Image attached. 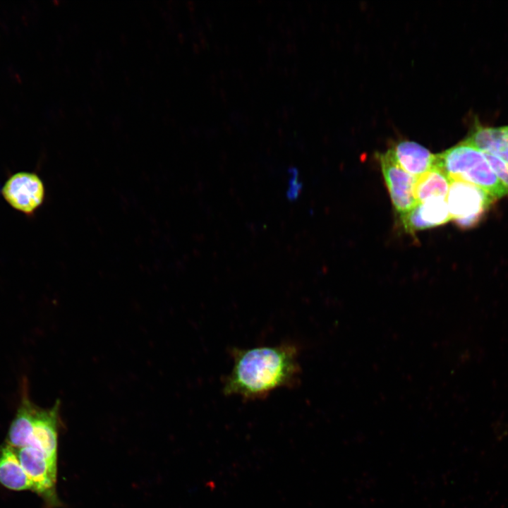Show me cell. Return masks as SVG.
Segmentation results:
<instances>
[{"instance_id": "obj_3", "label": "cell", "mask_w": 508, "mask_h": 508, "mask_svg": "<svg viewBox=\"0 0 508 508\" xmlns=\"http://www.w3.org/2000/svg\"><path fill=\"white\" fill-rule=\"evenodd\" d=\"M435 166L450 182L461 181L472 183L495 200L508 194V189L497 178L484 154L464 141L437 154Z\"/></svg>"}, {"instance_id": "obj_8", "label": "cell", "mask_w": 508, "mask_h": 508, "mask_svg": "<svg viewBox=\"0 0 508 508\" xmlns=\"http://www.w3.org/2000/svg\"><path fill=\"white\" fill-rule=\"evenodd\" d=\"M401 224L411 234L442 225L450 220L446 199L430 198L400 216Z\"/></svg>"}, {"instance_id": "obj_11", "label": "cell", "mask_w": 508, "mask_h": 508, "mask_svg": "<svg viewBox=\"0 0 508 508\" xmlns=\"http://www.w3.org/2000/svg\"><path fill=\"white\" fill-rule=\"evenodd\" d=\"M466 141L480 151L492 154L508 164V133L504 127L488 128L477 125Z\"/></svg>"}, {"instance_id": "obj_14", "label": "cell", "mask_w": 508, "mask_h": 508, "mask_svg": "<svg viewBox=\"0 0 508 508\" xmlns=\"http://www.w3.org/2000/svg\"><path fill=\"white\" fill-rule=\"evenodd\" d=\"M504 128H505L506 131L508 133V126H505Z\"/></svg>"}, {"instance_id": "obj_12", "label": "cell", "mask_w": 508, "mask_h": 508, "mask_svg": "<svg viewBox=\"0 0 508 508\" xmlns=\"http://www.w3.org/2000/svg\"><path fill=\"white\" fill-rule=\"evenodd\" d=\"M450 181L447 176L435 166L416 178L414 196L418 203L430 198H447Z\"/></svg>"}, {"instance_id": "obj_13", "label": "cell", "mask_w": 508, "mask_h": 508, "mask_svg": "<svg viewBox=\"0 0 508 508\" xmlns=\"http://www.w3.org/2000/svg\"><path fill=\"white\" fill-rule=\"evenodd\" d=\"M483 153L497 178L508 189V164L492 154Z\"/></svg>"}, {"instance_id": "obj_1", "label": "cell", "mask_w": 508, "mask_h": 508, "mask_svg": "<svg viewBox=\"0 0 508 508\" xmlns=\"http://www.w3.org/2000/svg\"><path fill=\"white\" fill-rule=\"evenodd\" d=\"M231 356L233 366L222 387L226 396L243 400L265 399L277 389L293 387L298 383L299 349L292 343L250 349L235 347Z\"/></svg>"}, {"instance_id": "obj_9", "label": "cell", "mask_w": 508, "mask_h": 508, "mask_svg": "<svg viewBox=\"0 0 508 508\" xmlns=\"http://www.w3.org/2000/svg\"><path fill=\"white\" fill-rule=\"evenodd\" d=\"M387 151L401 169L416 178L435 167L436 155L414 141H399Z\"/></svg>"}, {"instance_id": "obj_4", "label": "cell", "mask_w": 508, "mask_h": 508, "mask_svg": "<svg viewBox=\"0 0 508 508\" xmlns=\"http://www.w3.org/2000/svg\"><path fill=\"white\" fill-rule=\"evenodd\" d=\"M495 200L482 188L461 181L450 182L446 198L450 220L463 229L478 224Z\"/></svg>"}, {"instance_id": "obj_6", "label": "cell", "mask_w": 508, "mask_h": 508, "mask_svg": "<svg viewBox=\"0 0 508 508\" xmlns=\"http://www.w3.org/2000/svg\"><path fill=\"white\" fill-rule=\"evenodd\" d=\"M8 204L26 215H33L44 203L45 186L34 172L20 171L11 176L1 188Z\"/></svg>"}, {"instance_id": "obj_2", "label": "cell", "mask_w": 508, "mask_h": 508, "mask_svg": "<svg viewBox=\"0 0 508 508\" xmlns=\"http://www.w3.org/2000/svg\"><path fill=\"white\" fill-rule=\"evenodd\" d=\"M60 401L48 409L36 405L30 399L27 379L21 383L16 412L7 432L6 442L15 447H32L57 463Z\"/></svg>"}, {"instance_id": "obj_5", "label": "cell", "mask_w": 508, "mask_h": 508, "mask_svg": "<svg viewBox=\"0 0 508 508\" xmlns=\"http://www.w3.org/2000/svg\"><path fill=\"white\" fill-rule=\"evenodd\" d=\"M13 448L32 483V492L38 495L47 507L59 506L56 494L57 463L51 461L37 448L29 446Z\"/></svg>"}, {"instance_id": "obj_7", "label": "cell", "mask_w": 508, "mask_h": 508, "mask_svg": "<svg viewBox=\"0 0 508 508\" xmlns=\"http://www.w3.org/2000/svg\"><path fill=\"white\" fill-rule=\"evenodd\" d=\"M377 159L396 212L400 215L408 212L418 204L414 196L416 178L401 169L388 151L378 154Z\"/></svg>"}, {"instance_id": "obj_10", "label": "cell", "mask_w": 508, "mask_h": 508, "mask_svg": "<svg viewBox=\"0 0 508 508\" xmlns=\"http://www.w3.org/2000/svg\"><path fill=\"white\" fill-rule=\"evenodd\" d=\"M0 484L14 491L32 492V483L14 448L6 442L0 445Z\"/></svg>"}]
</instances>
